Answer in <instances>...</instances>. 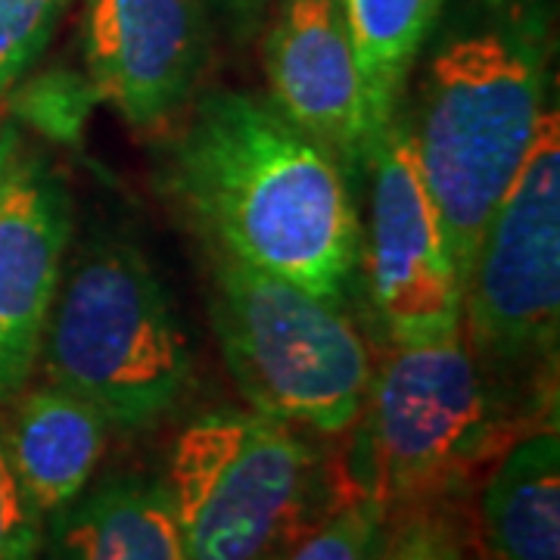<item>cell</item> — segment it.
Segmentation results:
<instances>
[{
	"instance_id": "cell-1",
	"label": "cell",
	"mask_w": 560,
	"mask_h": 560,
	"mask_svg": "<svg viewBox=\"0 0 560 560\" xmlns=\"http://www.w3.org/2000/svg\"><path fill=\"white\" fill-rule=\"evenodd\" d=\"M168 187L219 256L340 300L361 259L342 165L275 103L202 97L168 156Z\"/></svg>"
},
{
	"instance_id": "cell-2",
	"label": "cell",
	"mask_w": 560,
	"mask_h": 560,
	"mask_svg": "<svg viewBox=\"0 0 560 560\" xmlns=\"http://www.w3.org/2000/svg\"><path fill=\"white\" fill-rule=\"evenodd\" d=\"M558 418L555 396H529L499 381L464 334L423 346H396L374 368L342 482L401 511L467 495L470 482L541 420Z\"/></svg>"
},
{
	"instance_id": "cell-3",
	"label": "cell",
	"mask_w": 560,
	"mask_h": 560,
	"mask_svg": "<svg viewBox=\"0 0 560 560\" xmlns=\"http://www.w3.org/2000/svg\"><path fill=\"white\" fill-rule=\"evenodd\" d=\"M545 62L541 32L529 22L458 35L430 62L418 125H408L460 283L539 131Z\"/></svg>"
},
{
	"instance_id": "cell-4",
	"label": "cell",
	"mask_w": 560,
	"mask_h": 560,
	"mask_svg": "<svg viewBox=\"0 0 560 560\" xmlns=\"http://www.w3.org/2000/svg\"><path fill=\"white\" fill-rule=\"evenodd\" d=\"M162 482L190 560H280L352 492L290 423L234 408L180 430Z\"/></svg>"
},
{
	"instance_id": "cell-5",
	"label": "cell",
	"mask_w": 560,
	"mask_h": 560,
	"mask_svg": "<svg viewBox=\"0 0 560 560\" xmlns=\"http://www.w3.org/2000/svg\"><path fill=\"white\" fill-rule=\"evenodd\" d=\"M50 383L119 430H147L190 386V349L172 296L131 243L97 241L60 278L40 337Z\"/></svg>"
},
{
	"instance_id": "cell-6",
	"label": "cell",
	"mask_w": 560,
	"mask_h": 560,
	"mask_svg": "<svg viewBox=\"0 0 560 560\" xmlns=\"http://www.w3.org/2000/svg\"><path fill=\"white\" fill-rule=\"evenodd\" d=\"M212 324L253 411L324 436L359 420L374 361L340 300L219 256Z\"/></svg>"
},
{
	"instance_id": "cell-7",
	"label": "cell",
	"mask_w": 560,
	"mask_h": 560,
	"mask_svg": "<svg viewBox=\"0 0 560 560\" xmlns=\"http://www.w3.org/2000/svg\"><path fill=\"white\" fill-rule=\"evenodd\" d=\"M460 334L499 377L555 371L560 334V125L545 113L482 231Z\"/></svg>"
},
{
	"instance_id": "cell-8",
	"label": "cell",
	"mask_w": 560,
	"mask_h": 560,
	"mask_svg": "<svg viewBox=\"0 0 560 560\" xmlns=\"http://www.w3.org/2000/svg\"><path fill=\"white\" fill-rule=\"evenodd\" d=\"M371 219L361 256L383 334L393 346L458 337L464 283L418 165L411 125L389 121L371 147Z\"/></svg>"
},
{
	"instance_id": "cell-9",
	"label": "cell",
	"mask_w": 560,
	"mask_h": 560,
	"mask_svg": "<svg viewBox=\"0 0 560 560\" xmlns=\"http://www.w3.org/2000/svg\"><path fill=\"white\" fill-rule=\"evenodd\" d=\"M72 202L54 165L0 125V405L25 389L62 278Z\"/></svg>"
},
{
	"instance_id": "cell-10",
	"label": "cell",
	"mask_w": 560,
	"mask_h": 560,
	"mask_svg": "<svg viewBox=\"0 0 560 560\" xmlns=\"http://www.w3.org/2000/svg\"><path fill=\"white\" fill-rule=\"evenodd\" d=\"M209 57L206 0H88V81L140 131L162 128L190 101Z\"/></svg>"
},
{
	"instance_id": "cell-11",
	"label": "cell",
	"mask_w": 560,
	"mask_h": 560,
	"mask_svg": "<svg viewBox=\"0 0 560 560\" xmlns=\"http://www.w3.org/2000/svg\"><path fill=\"white\" fill-rule=\"evenodd\" d=\"M271 103L340 162L346 175L368 165L374 128L340 0H280L265 40Z\"/></svg>"
},
{
	"instance_id": "cell-12",
	"label": "cell",
	"mask_w": 560,
	"mask_h": 560,
	"mask_svg": "<svg viewBox=\"0 0 560 560\" xmlns=\"http://www.w3.org/2000/svg\"><path fill=\"white\" fill-rule=\"evenodd\" d=\"M486 560H560V433L541 420L489 464L477 504Z\"/></svg>"
},
{
	"instance_id": "cell-13",
	"label": "cell",
	"mask_w": 560,
	"mask_h": 560,
	"mask_svg": "<svg viewBox=\"0 0 560 560\" xmlns=\"http://www.w3.org/2000/svg\"><path fill=\"white\" fill-rule=\"evenodd\" d=\"M106 436L109 420L57 383L20 393L10 423H3L10 464L40 514L60 511L88 489Z\"/></svg>"
},
{
	"instance_id": "cell-14",
	"label": "cell",
	"mask_w": 560,
	"mask_h": 560,
	"mask_svg": "<svg viewBox=\"0 0 560 560\" xmlns=\"http://www.w3.org/2000/svg\"><path fill=\"white\" fill-rule=\"evenodd\" d=\"M50 560H190L165 482L116 474L54 511Z\"/></svg>"
},
{
	"instance_id": "cell-15",
	"label": "cell",
	"mask_w": 560,
	"mask_h": 560,
	"mask_svg": "<svg viewBox=\"0 0 560 560\" xmlns=\"http://www.w3.org/2000/svg\"><path fill=\"white\" fill-rule=\"evenodd\" d=\"M374 135L396 119L399 94L440 0H340Z\"/></svg>"
},
{
	"instance_id": "cell-16",
	"label": "cell",
	"mask_w": 560,
	"mask_h": 560,
	"mask_svg": "<svg viewBox=\"0 0 560 560\" xmlns=\"http://www.w3.org/2000/svg\"><path fill=\"white\" fill-rule=\"evenodd\" d=\"M377 560H486L474 517L464 499L440 501L401 511L389 521V533Z\"/></svg>"
},
{
	"instance_id": "cell-17",
	"label": "cell",
	"mask_w": 560,
	"mask_h": 560,
	"mask_svg": "<svg viewBox=\"0 0 560 560\" xmlns=\"http://www.w3.org/2000/svg\"><path fill=\"white\" fill-rule=\"evenodd\" d=\"M389 514L359 492H346L280 560H377Z\"/></svg>"
},
{
	"instance_id": "cell-18",
	"label": "cell",
	"mask_w": 560,
	"mask_h": 560,
	"mask_svg": "<svg viewBox=\"0 0 560 560\" xmlns=\"http://www.w3.org/2000/svg\"><path fill=\"white\" fill-rule=\"evenodd\" d=\"M101 101V94L94 91V84L81 79L75 72H47L35 81L22 84L13 97V113L25 125L38 128L40 135L54 140H79L84 119L91 113V106Z\"/></svg>"
},
{
	"instance_id": "cell-19",
	"label": "cell",
	"mask_w": 560,
	"mask_h": 560,
	"mask_svg": "<svg viewBox=\"0 0 560 560\" xmlns=\"http://www.w3.org/2000/svg\"><path fill=\"white\" fill-rule=\"evenodd\" d=\"M69 0H0V97L32 69Z\"/></svg>"
},
{
	"instance_id": "cell-20",
	"label": "cell",
	"mask_w": 560,
	"mask_h": 560,
	"mask_svg": "<svg viewBox=\"0 0 560 560\" xmlns=\"http://www.w3.org/2000/svg\"><path fill=\"white\" fill-rule=\"evenodd\" d=\"M44 514L25 495L7 455L0 420V560H38L44 541Z\"/></svg>"
},
{
	"instance_id": "cell-21",
	"label": "cell",
	"mask_w": 560,
	"mask_h": 560,
	"mask_svg": "<svg viewBox=\"0 0 560 560\" xmlns=\"http://www.w3.org/2000/svg\"><path fill=\"white\" fill-rule=\"evenodd\" d=\"M224 7H228V13L237 20V25H256V20L261 16V10H265V3L268 0H221Z\"/></svg>"
}]
</instances>
